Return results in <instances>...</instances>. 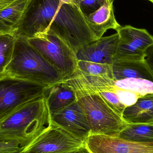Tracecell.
Instances as JSON below:
<instances>
[{
	"instance_id": "13",
	"label": "cell",
	"mask_w": 153,
	"mask_h": 153,
	"mask_svg": "<svg viewBox=\"0 0 153 153\" xmlns=\"http://www.w3.org/2000/svg\"><path fill=\"white\" fill-rule=\"evenodd\" d=\"M113 1L105 0L97 10L84 14L87 25L96 40L102 37L109 29L117 30L120 25L116 20L113 10Z\"/></svg>"
},
{
	"instance_id": "24",
	"label": "cell",
	"mask_w": 153,
	"mask_h": 153,
	"mask_svg": "<svg viewBox=\"0 0 153 153\" xmlns=\"http://www.w3.org/2000/svg\"><path fill=\"white\" fill-rule=\"evenodd\" d=\"M22 147L15 140H0V153H21Z\"/></svg>"
},
{
	"instance_id": "9",
	"label": "cell",
	"mask_w": 153,
	"mask_h": 153,
	"mask_svg": "<svg viewBox=\"0 0 153 153\" xmlns=\"http://www.w3.org/2000/svg\"><path fill=\"white\" fill-rule=\"evenodd\" d=\"M89 153H153V142H134L116 137L91 134L84 141Z\"/></svg>"
},
{
	"instance_id": "10",
	"label": "cell",
	"mask_w": 153,
	"mask_h": 153,
	"mask_svg": "<svg viewBox=\"0 0 153 153\" xmlns=\"http://www.w3.org/2000/svg\"><path fill=\"white\" fill-rule=\"evenodd\" d=\"M119 40L117 33L102 37L79 49L76 53V58L78 61L112 65Z\"/></svg>"
},
{
	"instance_id": "5",
	"label": "cell",
	"mask_w": 153,
	"mask_h": 153,
	"mask_svg": "<svg viewBox=\"0 0 153 153\" xmlns=\"http://www.w3.org/2000/svg\"><path fill=\"white\" fill-rule=\"evenodd\" d=\"M51 85L7 75L0 77V122L22 105L44 96Z\"/></svg>"
},
{
	"instance_id": "22",
	"label": "cell",
	"mask_w": 153,
	"mask_h": 153,
	"mask_svg": "<svg viewBox=\"0 0 153 153\" xmlns=\"http://www.w3.org/2000/svg\"><path fill=\"white\" fill-rule=\"evenodd\" d=\"M97 93L111 108L122 117L124 110L126 107L120 101L114 90L102 91Z\"/></svg>"
},
{
	"instance_id": "2",
	"label": "cell",
	"mask_w": 153,
	"mask_h": 153,
	"mask_svg": "<svg viewBox=\"0 0 153 153\" xmlns=\"http://www.w3.org/2000/svg\"><path fill=\"white\" fill-rule=\"evenodd\" d=\"M51 124L44 95L22 105L0 122V140H15L23 147Z\"/></svg>"
},
{
	"instance_id": "17",
	"label": "cell",
	"mask_w": 153,
	"mask_h": 153,
	"mask_svg": "<svg viewBox=\"0 0 153 153\" xmlns=\"http://www.w3.org/2000/svg\"><path fill=\"white\" fill-rule=\"evenodd\" d=\"M29 0H15L0 12V34L15 35Z\"/></svg>"
},
{
	"instance_id": "14",
	"label": "cell",
	"mask_w": 153,
	"mask_h": 153,
	"mask_svg": "<svg viewBox=\"0 0 153 153\" xmlns=\"http://www.w3.org/2000/svg\"><path fill=\"white\" fill-rule=\"evenodd\" d=\"M112 70L116 81L134 78L146 79L153 82V73L145 59L115 60L112 64Z\"/></svg>"
},
{
	"instance_id": "30",
	"label": "cell",
	"mask_w": 153,
	"mask_h": 153,
	"mask_svg": "<svg viewBox=\"0 0 153 153\" xmlns=\"http://www.w3.org/2000/svg\"><path fill=\"white\" fill-rule=\"evenodd\" d=\"M148 1H150L153 4V0H148Z\"/></svg>"
},
{
	"instance_id": "31",
	"label": "cell",
	"mask_w": 153,
	"mask_h": 153,
	"mask_svg": "<svg viewBox=\"0 0 153 153\" xmlns=\"http://www.w3.org/2000/svg\"><path fill=\"white\" fill-rule=\"evenodd\" d=\"M112 1H115V0H112Z\"/></svg>"
},
{
	"instance_id": "11",
	"label": "cell",
	"mask_w": 153,
	"mask_h": 153,
	"mask_svg": "<svg viewBox=\"0 0 153 153\" xmlns=\"http://www.w3.org/2000/svg\"><path fill=\"white\" fill-rule=\"evenodd\" d=\"M52 122L85 141L91 133L85 114L77 101L65 108L51 114Z\"/></svg>"
},
{
	"instance_id": "1",
	"label": "cell",
	"mask_w": 153,
	"mask_h": 153,
	"mask_svg": "<svg viewBox=\"0 0 153 153\" xmlns=\"http://www.w3.org/2000/svg\"><path fill=\"white\" fill-rule=\"evenodd\" d=\"M46 33L62 39L75 53L96 40L81 9L61 0H29L15 35L29 38Z\"/></svg>"
},
{
	"instance_id": "15",
	"label": "cell",
	"mask_w": 153,
	"mask_h": 153,
	"mask_svg": "<svg viewBox=\"0 0 153 153\" xmlns=\"http://www.w3.org/2000/svg\"><path fill=\"white\" fill-rule=\"evenodd\" d=\"M45 96L51 114L64 109L77 101L75 90L62 81L51 85Z\"/></svg>"
},
{
	"instance_id": "28",
	"label": "cell",
	"mask_w": 153,
	"mask_h": 153,
	"mask_svg": "<svg viewBox=\"0 0 153 153\" xmlns=\"http://www.w3.org/2000/svg\"><path fill=\"white\" fill-rule=\"evenodd\" d=\"M14 1L15 0H0V12Z\"/></svg>"
},
{
	"instance_id": "3",
	"label": "cell",
	"mask_w": 153,
	"mask_h": 153,
	"mask_svg": "<svg viewBox=\"0 0 153 153\" xmlns=\"http://www.w3.org/2000/svg\"><path fill=\"white\" fill-rule=\"evenodd\" d=\"M5 75L44 84L53 85L64 78L28 42L17 36L12 57Z\"/></svg>"
},
{
	"instance_id": "25",
	"label": "cell",
	"mask_w": 153,
	"mask_h": 153,
	"mask_svg": "<svg viewBox=\"0 0 153 153\" xmlns=\"http://www.w3.org/2000/svg\"><path fill=\"white\" fill-rule=\"evenodd\" d=\"M105 0H82L80 8L83 13L89 14L94 12L104 3Z\"/></svg>"
},
{
	"instance_id": "21",
	"label": "cell",
	"mask_w": 153,
	"mask_h": 153,
	"mask_svg": "<svg viewBox=\"0 0 153 153\" xmlns=\"http://www.w3.org/2000/svg\"><path fill=\"white\" fill-rule=\"evenodd\" d=\"M76 70L84 74L104 76L114 80L112 73V65L78 61Z\"/></svg>"
},
{
	"instance_id": "26",
	"label": "cell",
	"mask_w": 153,
	"mask_h": 153,
	"mask_svg": "<svg viewBox=\"0 0 153 153\" xmlns=\"http://www.w3.org/2000/svg\"><path fill=\"white\" fill-rule=\"evenodd\" d=\"M145 60L149 68L153 73V45L147 50Z\"/></svg>"
},
{
	"instance_id": "7",
	"label": "cell",
	"mask_w": 153,
	"mask_h": 153,
	"mask_svg": "<svg viewBox=\"0 0 153 153\" xmlns=\"http://www.w3.org/2000/svg\"><path fill=\"white\" fill-rule=\"evenodd\" d=\"M84 146V141L52 123L25 146L21 153H69Z\"/></svg>"
},
{
	"instance_id": "19",
	"label": "cell",
	"mask_w": 153,
	"mask_h": 153,
	"mask_svg": "<svg viewBox=\"0 0 153 153\" xmlns=\"http://www.w3.org/2000/svg\"><path fill=\"white\" fill-rule=\"evenodd\" d=\"M17 36L0 34V77L5 75L13 53Z\"/></svg>"
},
{
	"instance_id": "8",
	"label": "cell",
	"mask_w": 153,
	"mask_h": 153,
	"mask_svg": "<svg viewBox=\"0 0 153 153\" xmlns=\"http://www.w3.org/2000/svg\"><path fill=\"white\" fill-rule=\"evenodd\" d=\"M119 36L114 61L143 60L147 50L153 45V36L146 30L130 25L120 26L116 30Z\"/></svg>"
},
{
	"instance_id": "4",
	"label": "cell",
	"mask_w": 153,
	"mask_h": 153,
	"mask_svg": "<svg viewBox=\"0 0 153 153\" xmlns=\"http://www.w3.org/2000/svg\"><path fill=\"white\" fill-rule=\"evenodd\" d=\"M77 102L86 116L90 135L118 137L129 125L111 108L97 93L77 96Z\"/></svg>"
},
{
	"instance_id": "29",
	"label": "cell",
	"mask_w": 153,
	"mask_h": 153,
	"mask_svg": "<svg viewBox=\"0 0 153 153\" xmlns=\"http://www.w3.org/2000/svg\"><path fill=\"white\" fill-rule=\"evenodd\" d=\"M69 153H89L88 152V151L85 149V146L81 147L80 149L76 150V151H74V152H71Z\"/></svg>"
},
{
	"instance_id": "16",
	"label": "cell",
	"mask_w": 153,
	"mask_h": 153,
	"mask_svg": "<svg viewBox=\"0 0 153 153\" xmlns=\"http://www.w3.org/2000/svg\"><path fill=\"white\" fill-rule=\"evenodd\" d=\"M122 118L129 124H153V93L140 96L134 104L127 107Z\"/></svg>"
},
{
	"instance_id": "23",
	"label": "cell",
	"mask_w": 153,
	"mask_h": 153,
	"mask_svg": "<svg viewBox=\"0 0 153 153\" xmlns=\"http://www.w3.org/2000/svg\"><path fill=\"white\" fill-rule=\"evenodd\" d=\"M114 91L117 95L120 101L126 107L134 104L138 98L141 96L138 94L132 91L115 86Z\"/></svg>"
},
{
	"instance_id": "6",
	"label": "cell",
	"mask_w": 153,
	"mask_h": 153,
	"mask_svg": "<svg viewBox=\"0 0 153 153\" xmlns=\"http://www.w3.org/2000/svg\"><path fill=\"white\" fill-rule=\"evenodd\" d=\"M27 39L64 79L75 72L78 62L76 53L62 39L49 33Z\"/></svg>"
},
{
	"instance_id": "18",
	"label": "cell",
	"mask_w": 153,
	"mask_h": 153,
	"mask_svg": "<svg viewBox=\"0 0 153 153\" xmlns=\"http://www.w3.org/2000/svg\"><path fill=\"white\" fill-rule=\"evenodd\" d=\"M118 137L134 142H153V124H129Z\"/></svg>"
},
{
	"instance_id": "27",
	"label": "cell",
	"mask_w": 153,
	"mask_h": 153,
	"mask_svg": "<svg viewBox=\"0 0 153 153\" xmlns=\"http://www.w3.org/2000/svg\"><path fill=\"white\" fill-rule=\"evenodd\" d=\"M64 3L67 4L69 5H71L73 7H76L78 9L80 8V4L82 0H61Z\"/></svg>"
},
{
	"instance_id": "12",
	"label": "cell",
	"mask_w": 153,
	"mask_h": 153,
	"mask_svg": "<svg viewBox=\"0 0 153 153\" xmlns=\"http://www.w3.org/2000/svg\"><path fill=\"white\" fill-rule=\"evenodd\" d=\"M71 86L77 96L104 91L114 90L115 82L108 77L88 75L76 70L75 72L62 80Z\"/></svg>"
},
{
	"instance_id": "20",
	"label": "cell",
	"mask_w": 153,
	"mask_h": 153,
	"mask_svg": "<svg viewBox=\"0 0 153 153\" xmlns=\"http://www.w3.org/2000/svg\"><path fill=\"white\" fill-rule=\"evenodd\" d=\"M115 86L132 91L139 95L153 93V82L142 78H128L116 81Z\"/></svg>"
}]
</instances>
